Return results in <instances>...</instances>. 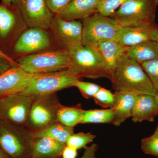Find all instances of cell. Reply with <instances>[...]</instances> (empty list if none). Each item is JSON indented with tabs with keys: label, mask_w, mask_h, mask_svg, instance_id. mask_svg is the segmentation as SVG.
<instances>
[{
	"label": "cell",
	"mask_w": 158,
	"mask_h": 158,
	"mask_svg": "<svg viewBox=\"0 0 158 158\" xmlns=\"http://www.w3.org/2000/svg\"><path fill=\"white\" fill-rule=\"evenodd\" d=\"M110 80L115 91L155 95L152 83L141 64L127 54L117 62Z\"/></svg>",
	"instance_id": "6da1fadb"
},
{
	"label": "cell",
	"mask_w": 158,
	"mask_h": 158,
	"mask_svg": "<svg viewBox=\"0 0 158 158\" xmlns=\"http://www.w3.org/2000/svg\"><path fill=\"white\" fill-rule=\"evenodd\" d=\"M68 70L73 76L96 79H110L111 73L96 49L81 45L70 49Z\"/></svg>",
	"instance_id": "7a4b0ae2"
},
{
	"label": "cell",
	"mask_w": 158,
	"mask_h": 158,
	"mask_svg": "<svg viewBox=\"0 0 158 158\" xmlns=\"http://www.w3.org/2000/svg\"><path fill=\"white\" fill-rule=\"evenodd\" d=\"M69 59L68 51L56 48L19 57L15 61L26 72L39 74L66 70Z\"/></svg>",
	"instance_id": "3957f363"
},
{
	"label": "cell",
	"mask_w": 158,
	"mask_h": 158,
	"mask_svg": "<svg viewBox=\"0 0 158 158\" xmlns=\"http://www.w3.org/2000/svg\"><path fill=\"white\" fill-rule=\"evenodd\" d=\"M33 133L24 126L0 120V148L11 158H31Z\"/></svg>",
	"instance_id": "277c9868"
},
{
	"label": "cell",
	"mask_w": 158,
	"mask_h": 158,
	"mask_svg": "<svg viewBox=\"0 0 158 158\" xmlns=\"http://www.w3.org/2000/svg\"><path fill=\"white\" fill-rule=\"evenodd\" d=\"M82 22V44L94 48L104 41H117L123 28L114 19L98 12Z\"/></svg>",
	"instance_id": "5b68a950"
},
{
	"label": "cell",
	"mask_w": 158,
	"mask_h": 158,
	"mask_svg": "<svg viewBox=\"0 0 158 158\" xmlns=\"http://www.w3.org/2000/svg\"><path fill=\"white\" fill-rule=\"evenodd\" d=\"M158 0H129L122 5L110 17L126 27L156 24Z\"/></svg>",
	"instance_id": "8992f818"
},
{
	"label": "cell",
	"mask_w": 158,
	"mask_h": 158,
	"mask_svg": "<svg viewBox=\"0 0 158 158\" xmlns=\"http://www.w3.org/2000/svg\"><path fill=\"white\" fill-rule=\"evenodd\" d=\"M56 48H58L49 30L27 28L19 37L8 56L15 60L19 57Z\"/></svg>",
	"instance_id": "52a82bcc"
},
{
	"label": "cell",
	"mask_w": 158,
	"mask_h": 158,
	"mask_svg": "<svg viewBox=\"0 0 158 158\" xmlns=\"http://www.w3.org/2000/svg\"><path fill=\"white\" fill-rule=\"evenodd\" d=\"M61 105L56 93L33 96L25 127L35 132L58 122Z\"/></svg>",
	"instance_id": "ba28073f"
},
{
	"label": "cell",
	"mask_w": 158,
	"mask_h": 158,
	"mask_svg": "<svg viewBox=\"0 0 158 158\" xmlns=\"http://www.w3.org/2000/svg\"><path fill=\"white\" fill-rule=\"evenodd\" d=\"M15 5L0 4V50L8 55L15 43L27 28Z\"/></svg>",
	"instance_id": "9c48e42d"
},
{
	"label": "cell",
	"mask_w": 158,
	"mask_h": 158,
	"mask_svg": "<svg viewBox=\"0 0 158 158\" xmlns=\"http://www.w3.org/2000/svg\"><path fill=\"white\" fill-rule=\"evenodd\" d=\"M79 80L71 75L67 69L36 74L23 92L33 96L56 93L59 90L75 87Z\"/></svg>",
	"instance_id": "30bf717a"
},
{
	"label": "cell",
	"mask_w": 158,
	"mask_h": 158,
	"mask_svg": "<svg viewBox=\"0 0 158 158\" xmlns=\"http://www.w3.org/2000/svg\"><path fill=\"white\" fill-rule=\"evenodd\" d=\"M49 31L58 48L68 51L82 45L83 24L81 20H65L56 15Z\"/></svg>",
	"instance_id": "8fae6325"
},
{
	"label": "cell",
	"mask_w": 158,
	"mask_h": 158,
	"mask_svg": "<svg viewBox=\"0 0 158 158\" xmlns=\"http://www.w3.org/2000/svg\"><path fill=\"white\" fill-rule=\"evenodd\" d=\"M33 99L23 92L0 98V120L25 127Z\"/></svg>",
	"instance_id": "7c38bea8"
},
{
	"label": "cell",
	"mask_w": 158,
	"mask_h": 158,
	"mask_svg": "<svg viewBox=\"0 0 158 158\" xmlns=\"http://www.w3.org/2000/svg\"><path fill=\"white\" fill-rule=\"evenodd\" d=\"M15 6L28 28L49 30L55 15L45 0H19Z\"/></svg>",
	"instance_id": "4fadbf2b"
},
{
	"label": "cell",
	"mask_w": 158,
	"mask_h": 158,
	"mask_svg": "<svg viewBox=\"0 0 158 158\" xmlns=\"http://www.w3.org/2000/svg\"><path fill=\"white\" fill-rule=\"evenodd\" d=\"M36 74L28 73L18 65H13L0 75V98L23 92Z\"/></svg>",
	"instance_id": "5bb4252c"
},
{
	"label": "cell",
	"mask_w": 158,
	"mask_h": 158,
	"mask_svg": "<svg viewBox=\"0 0 158 158\" xmlns=\"http://www.w3.org/2000/svg\"><path fill=\"white\" fill-rule=\"evenodd\" d=\"M158 37V25H152L126 27H123L117 42L126 47H131L151 41L157 40Z\"/></svg>",
	"instance_id": "9a60e30c"
},
{
	"label": "cell",
	"mask_w": 158,
	"mask_h": 158,
	"mask_svg": "<svg viewBox=\"0 0 158 158\" xmlns=\"http://www.w3.org/2000/svg\"><path fill=\"white\" fill-rule=\"evenodd\" d=\"M101 0H73L59 14L65 20H83L97 12Z\"/></svg>",
	"instance_id": "2e32d148"
},
{
	"label": "cell",
	"mask_w": 158,
	"mask_h": 158,
	"mask_svg": "<svg viewBox=\"0 0 158 158\" xmlns=\"http://www.w3.org/2000/svg\"><path fill=\"white\" fill-rule=\"evenodd\" d=\"M114 94V104L111 108L114 114L112 124L118 127L131 117L134 103L138 94L122 91H115Z\"/></svg>",
	"instance_id": "e0dca14e"
},
{
	"label": "cell",
	"mask_w": 158,
	"mask_h": 158,
	"mask_svg": "<svg viewBox=\"0 0 158 158\" xmlns=\"http://www.w3.org/2000/svg\"><path fill=\"white\" fill-rule=\"evenodd\" d=\"M157 115L158 110L154 96L149 94L137 95L132 113V120L134 123L153 122Z\"/></svg>",
	"instance_id": "ac0fdd59"
},
{
	"label": "cell",
	"mask_w": 158,
	"mask_h": 158,
	"mask_svg": "<svg viewBox=\"0 0 158 158\" xmlns=\"http://www.w3.org/2000/svg\"><path fill=\"white\" fill-rule=\"evenodd\" d=\"M66 145L50 138H35L31 148V158H60Z\"/></svg>",
	"instance_id": "d6986e66"
},
{
	"label": "cell",
	"mask_w": 158,
	"mask_h": 158,
	"mask_svg": "<svg viewBox=\"0 0 158 158\" xmlns=\"http://www.w3.org/2000/svg\"><path fill=\"white\" fill-rule=\"evenodd\" d=\"M95 49L100 54L112 74L119 59L127 54V47L123 46L117 41L108 40L99 44Z\"/></svg>",
	"instance_id": "ffe728a7"
},
{
	"label": "cell",
	"mask_w": 158,
	"mask_h": 158,
	"mask_svg": "<svg viewBox=\"0 0 158 158\" xmlns=\"http://www.w3.org/2000/svg\"><path fill=\"white\" fill-rule=\"evenodd\" d=\"M127 54L140 64L158 59V43L156 40H151L127 47Z\"/></svg>",
	"instance_id": "44dd1931"
},
{
	"label": "cell",
	"mask_w": 158,
	"mask_h": 158,
	"mask_svg": "<svg viewBox=\"0 0 158 158\" xmlns=\"http://www.w3.org/2000/svg\"><path fill=\"white\" fill-rule=\"evenodd\" d=\"M33 133L35 138L46 137L66 144L69 137L74 133V128L68 127L56 122L42 130Z\"/></svg>",
	"instance_id": "7402d4cb"
},
{
	"label": "cell",
	"mask_w": 158,
	"mask_h": 158,
	"mask_svg": "<svg viewBox=\"0 0 158 158\" xmlns=\"http://www.w3.org/2000/svg\"><path fill=\"white\" fill-rule=\"evenodd\" d=\"M85 110L81 104L70 107L61 105L57 112V121L65 126L74 128L81 123Z\"/></svg>",
	"instance_id": "603a6c76"
},
{
	"label": "cell",
	"mask_w": 158,
	"mask_h": 158,
	"mask_svg": "<svg viewBox=\"0 0 158 158\" xmlns=\"http://www.w3.org/2000/svg\"><path fill=\"white\" fill-rule=\"evenodd\" d=\"M113 116L111 108L85 110L81 123H112Z\"/></svg>",
	"instance_id": "cb8c5ba5"
},
{
	"label": "cell",
	"mask_w": 158,
	"mask_h": 158,
	"mask_svg": "<svg viewBox=\"0 0 158 158\" xmlns=\"http://www.w3.org/2000/svg\"><path fill=\"white\" fill-rule=\"evenodd\" d=\"M95 137L96 136L91 133H73L69 137L66 144L77 150L85 149L88 144L93 142Z\"/></svg>",
	"instance_id": "d4e9b609"
},
{
	"label": "cell",
	"mask_w": 158,
	"mask_h": 158,
	"mask_svg": "<svg viewBox=\"0 0 158 158\" xmlns=\"http://www.w3.org/2000/svg\"><path fill=\"white\" fill-rule=\"evenodd\" d=\"M93 99L96 104L104 109H109L113 107L115 98L114 94L111 90L101 87Z\"/></svg>",
	"instance_id": "484cf974"
},
{
	"label": "cell",
	"mask_w": 158,
	"mask_h": 158,
	"mask_svg": "<svg viewBox=\"0 0 158 158\" xmlns=\"http://www.w3.org/2000/svg\"><path fill=\"white\" fill-rule=\"evenodd\" d=\"M129 0H101L97 9L98 13L110 16L123 4Z\"/></svg>",
	"instance_id": "4316f807"
},
{
	"label": "cell",
	"mask_w": 158,
	"mask_h": 158,
	"mask_svg": "<svg viewBox=\"0 0 158 158\" xmlns=\"http://www.w3.org/2000/svg\"><path fill=\"white\" fill-rule=\"evenodd\" d=\"M141 65L152 83L156 93L158 90V59L143 62Z\"/></svg>",
	"instance_id": "83f0119b"
},
{
	"label": "cell",
	"mask_w": 158,
	"mask_h": 158,
	"mask_svg": "<svg viewBox=\"0 0 158 158\" xmlns=\"http://www.w3.org/2000/svg\"><path fill=\"white\" fill-rule=\"evenodd\" d=\"M141 148L146 154L158 157V135L153 134L149 137L142 139Z\"/></svg>",
	"instance_id": "f1b7e54d"
},
{
	"label": "cell",
	"mask_w": 158,
	"mask_h": 158,
	"mask_svg": "<svg viewBox=\"0 0 158 158\" xmlns=\"http://www.w3.org/2000/svg\"><path fill=\"white\" fill-rule=\"evenodd\" d=\"M79 89L83 97L89 99L94 97L101 87L97 84L89 82L82 81L78 80L75 87Z\"/></svg>",
	"instance_id": "f546056e"
},
{
	"label": "cell",
	"mask_w": 158,
	"mask_h": 158,
	"mask_svg": "<svg viewBox=\"0 0 158 158\" xmlns=\"http://www.w3.org/2000/svg\"><path fill=\"white\" fill-rule=\"evenodd\" d=\"M73 0H45L50 10L54 15L59 14Z\"/></svg>",
	"instance_id": "4dcf8cb0"
},
{
	"label": "cell",
	"mask_w": 158,
	"mask_h": 158,
	"mask_svg": "<svg viewBox=\"0 0 158 158\" xmlns=\"http://www.w3.org/2000/svg\"><path fill=\"white\" fill-rule=\"evenodd\" d=\"M98 148L96 144H92L85 148L83 155L80 158H96V154Z\"/></svg>",
	"instance_id": "1f68e13d"
},
{
	"label": "cell",
	"mask_w": 158,
	"mask_h": 158,
	"mask_svg": "<svg viewBox=\"0 0 158 158\" xmlns=\"http://www.w3.org/2000/svg\"><path fill=\"white\" fill-rule=\"evenodd\" d=\"M77 150L66 145L62 152V158H76Z\"/></svg>",
	"instance_id": "d6a6232c"
},
{
	"label": "cell",
	"mask_w": 158,
	"mask_h": 158,
	"mask_svg": "<svg viewBox=\"0 0 158 158\" xmlns=\"http://www.w3.org/2000/svg\"><path fill=\"white\" fill-rule=\"evenodd\" d=\"M13 65L9 60L0 56V75Z\"/></svg>",
	"instance_id": "836d02e7"
},
{
	"label": "cell",
	"mask_w": 158,
	"mask_h": 158,
	"mask_svg": "<svg viewBox=\"0 0 158 158\" xmlns=\"http://www.w3.org/2000/svg\"><path fill=\"white\" fill-rule=\"evenodd\" d=\"M0 56L2 57V58H4V59H7V60H9L13 65H18L17 63L15 62L14 59H12L11 57H9V56L6 55L5 53L3 52L2 51H1V50H0Z\"/></svg>",
	"instance_id": "e575fe53"
},
{
	"label": "cell",
	"mask_w": 158,
	"mask_h": 158,
	"mask_svg": "<svg viewBox=\"0 0 158 158\" xmlns=\"http://www.w3.org/2000/svg\"><path fill=\"white\" fill-rule=\"evenodd\" d=\"M2 2L6 5H15V0H2Z\"/></svg>",
	"instance_id": "d590c367"
},
{
	"label": "cell",
	"mask_w": 158,
	"mask_h": 158,
	"mask_svg": "<svg viewBox=\"0 0 158 158\" xmlns=\"http://www.w3.org/2000/svg\"><path fill=\"white\" fill-rule=\"evenodd\" d=\"M0 158H11L0 148Z\"/></svg>",
	"instance_id": "8d00e7d4"
},
{
	"label": "cell",
	"mask_w": 158,
	"mask_h": 158,
	"mask_svg": "<svg viewBox=\"0 0 158 158\" xmlns=\"http://www.w3.org/2000/svg\"><path fill=\"white\" fill-rule=\"evenodd\" d=\"M154 98L155 99L156 104L157 108L158 110V90L156 92L155 95H154Z\"/></svg>",
	"instance_id": "74e56055"
},
{
	"label": "cell",
	"mask_w": 158,
	"mask_h": 158,
	"mask_svg": "<svg viewBox=\"0 0 158 158\" xmlns=\"http://www.w3.org/2000/svg\"><path fill=\"white\" fill-rule=\"evenodd\" d=\"M154 134H155L156 135H158V125L157 127L156 128L155 131V132Z\"/></svg>",
	"instance_id": "f35d334b"
},
{
	"label": "cell",
	"mask_w": 158,
	"mask_h": 158,
	"mask_svg": "<svg viewBox=\"0 0 158 158\" xmlns=\"http://www.w3.org/2000/svg\"><path fill=\"white\" fill-rule=\"evenodd\" d=\"M19 0H15V5H16V3H17V2H18Z\"/></svg>",
	"instance_id": "ab89813d"
},
{
	"label": "cell",
	"mask_w": 158,
	"mask_h": 158,
	"mask_svg": "<svg viewBox=\"0 0 158 158\" xmlns=\"http://www.w3.org/2000/svg\"><path fill=\"white\" fill-rule=\"evenodd\" d=\"M156 41H157V42H158V37L157 40Z\"/></svg>",
	"instance_id": "60d3db41"
}]
</instances>
